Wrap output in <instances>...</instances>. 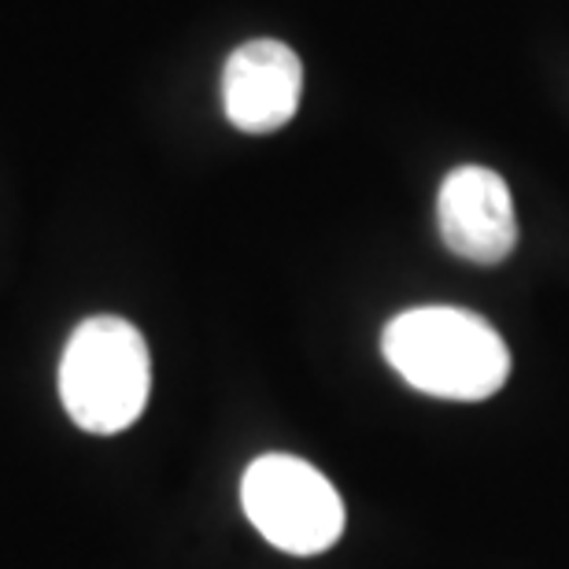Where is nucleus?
<instances>
[{
    "instance_id": "1",
    "label": "nucleus",
    "mask_w": 569,
    "mask_h": 569,
    "mask_svg": "<svg viewBox=\"0 0 569 569\" xmlns=\"http://www.w3.org/2000/svg\"><path fill=\"white\" fill-rule=\"evenodd\" d=\"M381 351L411 389L481 403L510 378V351L492 322L462 307H411L385 326Z\"/></svg>"
},
{
    "instance_id": "4",
    "label": "nucleus",
    "mask_w": 569,
    "mask_h": 569,
    "mask_svg": "<svg viewBox=\"0 0 569 569\" xmlns=\"http://www.w3.org/2000/svg\"><path fill=\"white\" fill-rule=\"evenodd\" d=\"M440 241L466 263L496 267L518 244V214L507 181L488 167H459L437 197Z\"/></svg>"
},
{
    "instance_id": "5",
    "label": "nucleus",
    "mask_w": 569,
    "mask_h": 569,
    "mask_svg": "<svg viewBox=\"0 0 569 569\" xmlns=\"http://www.w3.org/2000/svg\"><path fill=\"white\" fill-rule=\"evenodd\" d=\"M303 97V63L284 41L256 38L233 49L222 71L226 119L244 133L289 127Z\"/></svg>"
},
{
    "instance_id": "3",
    "label": "nucleus",
    "mask_w": 569,
    "mask_h": 569,
    "mask_svg": "<svg viewBox=\"0 0 569 569\" xmlns=\"http://www.w3.org/2000/svg\"><path fill=\"white\" fill-rule=\"evenodd\" d=\"M248 521L284 555H322L345 532V503L333 481L296 455H263L244 470Z\"/></svg>"
},
{
    "instance_id": "2",
    "label": "nucleus",
    "mask_w": 569,
    "mask_h": 569,
    "mask_svg": "<svg viewBox=\"0 0 569 569\" xmlns=\"http://www.w3.org/2000/svg\"><path fill=\"white\" fill-rule=\"evenodd\" d=\"M152 359L127 318L97 315L74 329L60 359V400L71 422L97 437L130 429L148 407Z\"/></svg>"
}]
</instances>
